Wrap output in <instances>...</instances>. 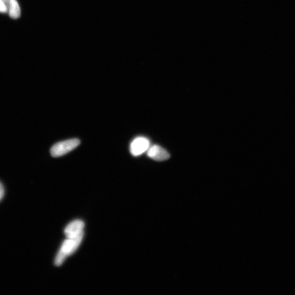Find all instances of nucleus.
Masks as SVG:
<instances>
[{
  "instance_id": "nucleus-1",
  "label": "nucleus",
  "mask_w": 295,
  "mask_h": 295,
  "mask_svg": "<svg viewBox=\"0 0 295 295\" xmlns=\"http://www.w3.org/2000/svg\"><path fill=\"white\" fill-rule=\"evenodd\" d=\"M84 235L74 239H68L64 241L57 253L54 264L56 266H60L69 256L73 255L80 247L83 239Z\"/></svg>"
},
{
  "instance_id": "nucleus-2",
  "label": "nucleus",
  "mask_w": 295,
  "mask_h": 295,
  "mask_svg": "<svg viewBox=\"0 0 295 295\" xmlns=\"http://www.w3.org/2000/svg\"><path fill=\"white\" fill-rule=\"evenodd\" d=\"M80 143V140L77 139L57 143L50 149V154L54 157L62 156L75 149Z\"/></svg>"
},
{
  "instance_id": "nucleus-3",
  "label": "nucleus",
  "mask_w": 295,
  "mask_h": 295,
  "mask_svg": "<svg viewBox=\"0 0 295 295\" xmlns=\"http://www.w3.org/2000/svg\"><path fill=\"white\" fill-rule=\"evenodd\" d=\"M85 224L81 220H75L70 223L64 230L68 239H74L84 235Z\"/></svg>"
},
{
  "instance_id": "nucleus-4",
  "label": "nucleus",
  "mask_w": 295,
  "mask_h": 295,
  "mask_svg": "<svg viewBox=\"0 0 295 295\" xmlns=\"http://www.w3.org/2000/svg\"><path fill=\"white\" fill-rule=\"evenodd\" d=\"M150 142L143 137L135 139L132 143L130 152L135 156H139L146 152L149 148Z\"/></svg>"
},
{
  "instance_id": "nucleus-5",
  "label": "nucleus",
  "mask_w": 295,
  "mask_h": 295,
  "mask_svg": "<svg viewBox=\"0 0 295 295\" xmlns=\"http://www.w3.org/2000/svg\"><path fill=\"white\" fill-rule=\"evenodd\" d=\"M147 151L148 156L155 161H163L168 160L170 157L167 151L159 146L154 145L149 147Z\"/></svg>"
},
{
  "instance_id": "nucleus-6",
  "label": "nucleus",
  "mask_w": 295,
  "mask_h": 295,
  "mask_svg": "<svg viewBox=\"0 0 295 295\" xmlns=\"http://www.w3.org/2000/svg\"><path fill=\"white\" fill-rule=\"evenodd\" d=\"M7 7V12L9 16L14 19H17L20 16L21 11L17 0H4Z\"/></svg>"
},
{
  "instance_id": "nucleus-7",
  "label": "nucleus",
  "mask_w": 295,
  "mask_h": 295,
  "mask_svg": "<svg viewBox=\"0 0 295 295\" xmlns=\"http://www.w3.org/2000/svg\"><path fill=\"white\" fill-rule=\"evenodd\" d=\"M7 12V7L4 0H0V13Z\"/></svg>"
},
{
  "instance_id": "nucleus-8",
  "label": "nucleus",
  "mask_w": 295,
  "mask_h": 295,
  "mask_svg": "<svg viewBox=\"0 0 295 295\" xmlns=\"http://www.w3.org/2000/svg\"><path fill=\"white\" fill-rule=\"evenodd\" d=\"M5 190L3 185L0 182V201H1L4 196Z\"/></svg>"
}]
</instances>
